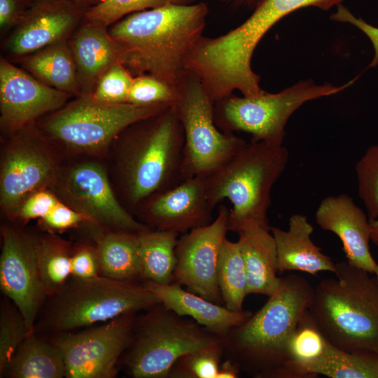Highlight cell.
Here are the masks:
<instances>
[{
    "instance_id": "10",
    "label": "cell",
    "mask_w": 378,
    "mask_h": 378,
    "mask_svg": "<svg viewBox=\"0 0 378 378\" xmlns=\"http://www.w3.org/2000/svg\"><path fill=\"white\" fill-rule=\"evenodd\" d=\"M356 78L342 86L318 85L305 80L277 93L264 91L253 97L230 95L215 102V122L224 132L251 134V141L283 144L286 124L295 111L306 102L342 91Z\"/></svg>"
},
{
    "instance_id": "23",
    "label": "cell",
    "mask_w": 378,
    "mask_h": 378,
    "mask_svg": "<svg viewBox=\"0 0 378 378\" xmlns=\"http://www.w3.org/2000/svg\"><path fill=\"white\" fill-rule=\"evenodd\" d=\"M238 234L247 276V294L271 296L281 281L276 276V246L271 231L253 228Z\"/></svg>"
},
{
    "instance_id": "18",
    "label": "cell",
    "mask_w": 378,
    "mask_h": 378,
    "mask_svg": "<svg viewBox=\"0 0 378 378\" xmlns=\"http://www.w3.org/2000/svg\"><path fill=\"white\" fill-rule=\"evenodd\" d=\"M214 209L203 177L195 176L150 197L137 211L148 226L179 234L211 223Z\"/></svg>"
},
{
    "instance_id": "30",
    "label": "cell",
    "mask_w": 378,
    "mask_h": 378,
    "mask_svg": "<svg viewBox=\"0 0 378 378\" xmlns=\"http://www.w3.org/2000/svg\"><path fill=\"white\" fill-rule=\"evenodd\" d=\"M38 270L47 298L59 290L71 276L72 249L65 240L53 234L36 237Z\"/></svg>"
},
{
    "instance_id": "14",
    "label": "cell",
    "mask_w": 378,
    "mask_h": 378,
    "mask_svg": "<svg viewBox=\"0 0 378 378\" xmlns=\"http://www.w3.org/2000/svg\"><path fill=\"white\" fill-rule=\"evenodd\" d=\"M229 209L219 207L211 223L192 229L178 239L174 282L216 304L224 303L218 281V259L228 232Z\"/></svg>"
},
{
    "instance_id": "33",
    "label": "cell",
    "mask_w": 378,
    "mask_h": 378,
    "mask_svg": "<svg viewBox=\"0 0 378 378\" xmlns=\"http://www.w3.org/2000/svg\"><path fill=\"white\" fill-rule=\"evenodd\" d=\"M31 335L24 318L8 299L1 301L0 309V374L18 347Z\"/></svg>"
},
{
    "instance_id": "27",
    "label": "cell",
    "mask_w": 378,
    "mask_h": 378,
    "mask_svg": "<svg viewBox=\"0 0 378 378\" xmlns=\"http://www.w3.org/2000/svg\"><path fill=\"white\" fill-rule=\"evenodd\" d=\"M178 233L151 230L139 233L141 277L144 281L169 284L174 281Z\"/></svg>"
},
{
    "instance_id": "37",
    "label": "cell",
    "mask_w": 378,
    "mask_h": 378,
    "mask_svg": "<svg viewBox=\"0 0 378 378\" xmlns=\"http://www.w3.org/2000/svg\"><path fill=\"white\" fill-rule=\"evenodd\" d=\"M175 97V88L153 76L141 75L134 78L127 103L139 106L172 105Z\"/></svg>"
},
{
    "instance_id": "42",
    "label": "cell",
    "mask_w": 378,
    "mask_h": 378,
    "mask_svg": "<svg viewBox=\"0 0 378 378\" xmlns=\"http://www.w3.org/2000/svg\"><path fill=\"white\" fill-rule=\"evenodd\" d=\"M31 3L28 4L27 0H0L1 30L15 27Z\"/></svg>"
},
{
    "instance_id": "16",
    "label": "cell",
    "mask_w": 378,
    "mask_h": 378,
    "mask_svg": "<svg viewBox=\"0 0 378 378\" xmlns=\"http://www.w3.org/2000/svg\"><path fill=\"white\" fill-rule=\"evenodd\" d=\"M71 96L1 58L0 122L4 130L14 133L32 125L62 108Z\"/></svg>"
},
{
    "instance_id": "35",
    "label": "cell",
    "mask_w": 378,
    "mask_h": 378,
    "mask_svg": "<svg viewBox=\"0 0 378 378\" xmlns=\"http://www.w3.org/2000/svg\"><path fill=\"white\" fill-rule=\"evenodd\" d=\"M164 4L162 0H104L87 9L83 20L108 27L125 15Z\"/></svg>"
},
{
    "instance_id": "24",
    "label": "cell",
    "mask_w": 378,
    "mask_h": 378,
    "mask_svg": "<svg viewBox=\"0 0 378 378\" xmlns=\"http://www.w3.org/2000/svg\"><path fill=\"white\" fill-rule=\"evenodd\" d=\"M62 378L66 365L59 347L33 333L18 347L0 377Z\"/></svg>"
},
{
    "instance_id": "9",
    "label": "cell",
    "mask_w": 378,
    "mask_h": 378,
    "mask_svg": "<svg viewBox=\"0 0 378 378\" xmlns=\"http://www.w3.org/2000/svg\"><path fill=\"white\" fill-rule=\"evenodd\" d=\"M172 104L183 130V175L204 177L218 168L246 142L218 130L214 102L200 79L186 70L175 86Z\"/></svg>"
},
{
    "instance_id": "32",
    "label": "cell",
    "mask_w": 378,
    "mask_h": 378,
    "mask_svg": "<svg viewBox=\"0 0 378 378\" xmlns=\"http://www.w3.org/2000/svg\"><path fill=\"white\" fill-rule=\"evenodd\" d=\"M224 354L222 340L179 358L171 368L169 378H217Z\"/></svg>"
},
{
    "instance_id": "44",
    "label": "cell",
    "mask_w": 378,
    "mask_h": 378,
    "mask_svg": "<svg viewBox=\"0 0 378 378\" xmlns=\"http://www.w3.org/2000/svg\"><path fill=\"white\" fill-rule=\"evenodd\" d=\"M371 241L378 247V218L370 220Z\"/></svg>"
},
{
    "instance_id": "29",
    "label": "cell",
    "mask_w": 378,
    "mask_h": 378,
    "mask_svg": "<svg viewBox=\"0 0 378 378\" xmlns=\"http://www.w3.org/2000/svg\"><path fill=\"white\" fill-rule=\"evenodd\" d=\"M328 344L308 309L287 342L290 378H306L303 372L304 368L323 357Z\"/></svg>"
},
{
    "instance_id": "19",
    "label": "cell",
    "mask_w": 378,
    "mask_h": 378,
    "mask_svg": "<svg viewBox=\"0 0 378 378\" xmlns=\"http://www.w3.org/2000/svg\"><path fill=\"white\" fill-rule=\"evenodd\" d=\"M315 219L321 229L340 238L351 265L374 274L378 264L370 249V220L350 196L340 194L325 197L316 209Z\"/></svg>"
},
{
    "instance_id": "12",
    "label": "cell",
    "mask_w": 378,
    "mask_h": 378,
    "mask_svg": "<svg viewBox=\"0 0 378 378\" xmlns=\"http://www.w3.org/2000/svg\"><path fill=\"white\" fill-rule=\"evenodd\" d=\"M136 314H125L104 325L82 331L56 334L51 339L61 349L67 378H112L127 348Z\"/></svg>"
},
{
    "instance_id": "4",
    "label": "cell",
    "mask_w": 378,
    "mask_h": 378,
    "mask_svg": "<svg viewBox=\"0 0 378 378\" xmlns=\"http://www.w3.org/2000/svg\"><path fill=\"white\" fill-rule=\"evenodd\" d=\"M288 160V152L283 144L251 141L203 177L208 198L214 207L225 199L232 204L228 231L271 230L267 218L271 190Z\"/></svg>"
},
{
    "instance_id": "3",
    "label": "cell",
    "mask_w": 378,
    "mask_h": 378,
    "mask_svg": "<svg viewBox=\"0 0 378 378\" xmlns=\"http://www.w3.org/2000/svg\"><path fill=\"white\" fill-rule=\"evenodd\" d=\"M119 192L131 209L183 180L185 139L172 106L130 126L118 137Z\"/></svg>"
},
{
    "instance_id": "6",
    "label": "cell",
    "mask_w": 378,
    "mask_h": 378,
    "mask_svg": "<svg viewBox=\"0 0 378 378\" xmlns=\"http://www.w3.org/2000/svg\"><path fill=\"white\" fill-rule=\"evenodd\" d=\"M49 298L41 326L55 334L107 322L160 303L144 284L102 275L88 279L71 276Z\"/></svg>"
},
{
    "instance_id": "7",
    "label": "cell",
    "mask_w": 378,
    "mask_h": 378,
    "mask_svg": "<svg viewBox=\"0 0 378 378\" xmlns=\"http://www.w3.org/2000/svg\"><path fill=\"white\" fill-rule=\"evenodd\" d=\"M221 340L193 319L159 303L136 316L123 362L132 377L168 378L182 356Z\"/></svg>"
},
{
    "instance_id": "2",
    "label": "cell",
    "mask_w": 378,
    "mask_h": 378,
    "mask_svg": "<svg viewBox=\"0 0 378 378\" xmlns=\"http://www.w3.org/2000/svg\"><path fill=\"white\" fill-rule=\"evenodd\" d=\"M314 290L302 276L282 277L264 306L222 339L227 359L253 377L290 378L287 342L309 309Z\"/></svg>"
},
{
    "instance_id": "46",
    "label": "cell",
    "mask_w": 378,
    "mask_h": 378,
    "mask_svg": "<svg viewBox=\"0 0 378 378\" xmlns=\"http://www.w3.org/2000/svg\"><path fill=\"white\" fill-rule=\"evenodd\" d=\"M166 4H171L174 5H190L192 0H162Z\"/></svg>"
},
{
    "instance_id": "47",
    "label": "cell",
    "mask_w": 378,
    "mask_h": 378,
    "mask_svg": "<svg viewBox=\"0 0 378 378\" xmlns=\"http://www.w3.org/2000/svg\"><path fill=\"white\" fill-rule=\"evenodd\" d=\"M374 276H376L377 281H378V265L377 266L374 272Z\"/></svg>"
},
{
    "instance_id": "8",
    "label": "cell",
    "mask_w": 378,
    "mask_h": 378,
    "mask_svg": "<svg viewBox=\"0 0 378 378\" xmlns=\"http://www.w3.org/2000/svg\"><path fill=\"white\" fill-rule=\"evenodd\" d=\"M172 105L106 104L80 95L60 109L41 118L40 130L76 152L103 150L130 126L162 112Z\"/></svg>"
},
{
    "instance_id": "38",
    "label": "cell",
    "mask_w": 378,
    "mask_h": 378,
    "mask_svg": "<svg viewBox=\"0 0 378 378\" xmlns=\"http://www.w3.org/2000/svg\"><path fill=\"white\" fill-rule=\"evenodd\" d=\"M59 200L48 189L38 190L29 195L18 206L11 217L26 223L33 219H42L59 202Z\"/></svg>"
},
{
    "instance_id": "25",
    "label": "cell",
    "mask_w": 378,
    "mask_h": 378,
    "mask_svg": "<svg viewBox=\"0 0 378 378\" xmlns=\"http://www.w3.org/2000/svg\"><path fill=\"white\" fill-rule=\"evenodd\" d=\"M21 64L27 72L49 86L70 95H80L76 66L69 39L22 57Z\"/></svg>"
},
{
    "instance_id": "26",
    "label": "cell",
    "mask_w": 378,
    "mask_h": 378,
    "mask_svg": "<svg viewBox=\"0 0 378 378\" xmlns=\"http://www.w3.org/2000/svg\"><path fill=\"white\" fill-rule=\"evenodd\" d=\"M100 275L122 281L142 279L139 233L113 231L96 237Z\"/></svg>"
},
{
    "instance_id": "36",
    "label": "cell",
    "mask_w": 378,
    "mask_h": 378,
    "mask_svg": "<svg viewBox=\"0 0 378 378\" xmlns=\"http://www.w3.org/2000/svg\"><path fill=\"white\" fill-rule=\"evenodd\" d=\"M134 78L122 64H114L100 78L90 96L93 100L102 103H127Z\"/></svg>"
},
{
    "instance_id": "31",
    "label": "cell",
    "mask_w": 378,
    "mask_h": 378,
    "mask_svg": "<svg viewBox=\"0 0 378 378\" xmlns=\"http://www.w3.org/2000/svg\"><path fill=\"white\" fill-rule=\"evenodd\" d=\"M218 281L225 306L232 311H242L247 294V276L238 241L225 239L219 255Z\"/></svg>"
},
{
    "instance_id": "21",
    "label": "cell",
    "mask_w": 378,
    "mask_h": 378,
    "mask_svg": "<svg viewBox=\"0 0 378 378\" xmlns=\"http://www.w3.org/2000/svg\"><path fill=\"white\" fill-rule=\"evenodd\" d=\"M167 309L183 316H190L209 332L223 339L230 330L240 326L253 314L249 311H232L182 288L180 284H159L144 281Z\"/></svg>"
},
{
    "instance_id": "15",
    "label": "cell",
    "mask_w": 378,
    "mask_h": 378,
    "mask_svg": "<svg viewBox=\"0 0 378 378\" xmlns=\"http://www.w3.org/2000/svg\"><path fill=\"white\" fill-rule=\"evenodd\" d=\"M1 237L0 288L20 310L32 335L37 314L47 298L37 262L36 237L10 226H4Z\"/></svg>"
},
{
    "instance_id": "43",
    "label": "cell",
    "mask_w": 378,
    "mask_h": 378,
    "mask_svg": "<svg viewBox=\"0 0 378 378\" xmlns=\"http://www.w3.org/2000/svg\"><path fill=\"white\" fill-rule=\"evenodd\" d=\"M240 371L237 364L227 358L220 363L217 378H236Z\"/></svg>"
},
{
    "instance_id": "11",
    "label": "cell",
    "mask_w": 378,
    "mask_h": 378,
    "mask_svg": "<svg viewBox=\"0 0 378 378\" xmlns=\"http://www.w3.org/2000/svg\"><path fill=\"white\" fill-rule=\"evenodd\" d=\"M32 125L13 133L1 155L0 204L10 216L29 195L51 188L59 172L47 137Z\"/></svg>"
},
{
    "instance_id": "5",
    "label": "cell",
    "mask_w": 378,
    "mask_h": 378,
    "mask_svg": "<svg viewBox=\"0 0 378 378\" xmlns=\"http://www.w3.org/2000/svg\"><path fill=\"white\" fill-rule=\"evenodd\" d=\"M334 277L314 287L309 312L326 340L348 351L378 353V281L351 265L335 263Z\"/></svg>"
},
{
    "instance_id": "45",
    "label": "cell",
    "mask_w": 378,
    "mask_h": 378,
    "mask_svg": "<svg viewBox=\"0 0 378 378\" xmlns=\"http://www.w3.org/2000/svg\"><path fill=\"white\" fill-rule=\"evenodd\" d=\"M104 0H74V1L85 10L94 6Z\"/></svg>"
},
{
    "instance_id": "34",
    "label": "cell",
    "mask_w": 378,
    "mask_h": 378,
    "mask_svg": "<svg viewBox=\"0 0 378 378\" xmlns=\"http://www.w3.org/2000/svg\"><path fill=\"white\" fill-rule=\"evenodd\" d=\"M358 194L369 220L378 218V145L370 146L355 167Z\"/></svg>"
},
{
    "instance_id": "40",
    "label": "cell",
    "mask_w": 378,
    "mask_h": 378,
    "mask_svg": "<svg viewBox=\"0 0 378 378\" xmlns=\"http://www.w3.org/2000/svg\"><path fill=\"white\" fill-rule=\"evenodd\" d=\"M71 276L88 279L100 275V267L96 246L80 245L72 250Z\"/></svg>"
},
{
    "instance_id": "41",
    "label": "cell",
    "mask_w": 378,
    "mask_h": 378,
    "mask_svg": "<svg viewBox=\"0 0 378 378\" xmlns=\"http://www.w3.org/2000/svg\"><path fill=\"white\" fill-rule=\"evenodd\" d=\"M337 11L331 16V19L338 22H349L360 29L370 40L374 50L373 59L368 67L378 65V27H374L361 18L354 16L345 6L339 4Z\"/></svg>"
},
{
    "instance_id": "20",
    "label": "cell",
    "mask_w": 378,
    "mask_h": 378,
    "mask_svg": "<svg viewBox=\"0 0 378 378\" xmlns=\"http://www.w3.org/2000/svg\"><path fill=\"white\" fill-rule=\"evenodd\" d=\"M69 43L80 95H91L104 74L113 65L122 64L120 47L106 27L83 20Z\"/></svg>"
},
{
    "instance_id": "13",
    "label": "cell",
    "mask_w": 378,
    "mask_h": 378,
    "mask_svg": "<svg viewBox=\"0 0 378 378\" xmlns=\"http://www.w3.org/2000/svg\"><path fill=\"white\" fill-rule=\"evenodd\" d=\"M51 188L66 204L84 214L97 228L139 233L150 228L138 222L115 195L104 169L94 162L60 170Z\"/></svg>"
},
{
    "instance_id": "1",
    "label": "cell",
    "mask_w": 378,
    "mask_h": 378,
    "mask_svg": "<svg viewBox=\"0 0 378 378\" xmlns=\"http://www.w3.org/2000/svg\"><path fill=\"white\" fill-rule=\"evenodd\" d=\"M207 14L204 3L164 4L130 14L108 29L134 77L149 75L175 88L202 37Z\"/></svg>"
},
{
    "instance_id": "22",
    "label": "cell",
    "mask_w": 378,
    "mask_h": 378,
    "mask_svg": "<svg viewBox=\"0 0 378 378\" xmlns=\"http://www.w3.org/2000/svg\"><path fill=\"white\" fill-rule=\"evenodd\" d=\"M270 231L276 242L279 272L299 271L313 275L335 272V263L312 241L314 227L304 215H292L287 230L271 227Z\"/></svg>"
},
{
    "instance_id": "17",
    "label": "cell",
    "mask_w": 378,
    "mask_h": 378,
    "mask_svg": "<svg viewBox=\"0 0 378 378\" xmlns=\"http://www.w3.org/2000/svg\"><path fill=\"white\" fill-rule=\"evenodd\" d=\"M85 11L74 0H34L5 41V50L22 57L69 39Z\"/></svg>"
},
{
    "instance_id": "28",
    "label": "cell",
    "mask_w": 378,
    "mask_h": 378,
    "mask_svg": "<svg viewBox=\"0 0 378 378\" xmlns=\"http://www.w3.org/2000/svg\"><path fill=\"white\" fill-rule=\"evenodd\" d=\"M303 372L306 378L318 374L330 378H378V353L348 351L329 342L323 357Z\"/></svg>"
},
{
    "instance_id": "39",
    "label": "cell",
    "mask_w": 378,
    "mask_h": 378,
    "mask_svg": "<svg viewBox=\"0 0 378 378\" xmlns=\"http://www.w3.org/2000/svg\"><path fill=\"white\" fill-rule=\"evenodd\" d=\"M40 220L46 228L56 232L76 227L82 223L90 224L87 216L61 201Z\"/></svg>"
}]
</instances>
